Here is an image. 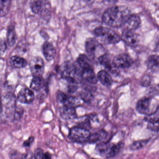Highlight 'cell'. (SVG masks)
Segmentation results:
<instances>
[{
  "mask_svg": "<svg viewBox=\"0 0 159 159\" xmlns=\"http://www.w3.org/2000/svg\"><path fill=\"white\" fill-rule=\"evenodd\" d=\"M129 9L126 7L116 6L109 7L103 14V22L107 26L119 28L124 25L130 15Z\"/></svg>",
  "mask_w": 159,
  "mask_h": 159,
  "instance_id": "obj_1",
  "label": "cell"
},
{
  "mask_svg": "<svg viewBox=\"0 0 159 159\" xmlns=\"http://www.w3.org/2000/svg\"><path fill=\"white\" fill-rule=\"evenodd\" d=\"M93 33L99 41L105 44L117 43L121 40L115 31L107 27H98L94 30Z\"/></svg>",
  "mask_w": 159,
  "mask_h": 159,
  "instance_id": "obj_2",
  "label": "cell"
},
{
  "mask_svg": "<svg viewBox=\"0 0 159 159\" xmlns=\"http://www.w3.org/2000/svg\"><path fill=\"white\" fill-rule=\"evenodd\" d=\"M30 7L34 14H40L45 20L51 17V7L48 0H31Z\"/></svg>",
  "mask_w": 159,
  "mask_h": 159,
  "instance_id": "obj_3",
  "label": "cell"
},
{
  "mask_svg": "<svg viewBox=\"0 0 159 159\" xmlns=\"http://www.w3.org/2000/svg\"><path fill=\"white\" fill-rule=\"evenodd\" d=\"M90 134L89 129L78 126L71 129L68 137L74 143H87Z\"/></svg>",
  "mask_w": 159,
  "mask_h": 159,
  "instance_id": "obj_4",
  "label": "cell"
},
{
  "mask_svg": "<svg viewBox=\"0 0 159 159\" xmlns=\"http://www.w3.org/2000/svg\"><path fill=\"white\" fill-rule=\"evenodd\" d=\"M102 48L101 44L95 38H89L85 43V49L88 57L90 59H94L96 57V53Z\"/></svg>",
  "mask_w": 159,
  "mask_h": 159,
  "instance_id": "obj_5",
  "label": "cell"
},
{
  "mask_svg": "<svg viewBox=\"0 0 159 159\" xmlns=\"http://www.w3.org/2000/svg\"><path fill=\"white\" fill-rule=\"evenodd\" d=\"M31 72L34 77L42 76L44 71V63L42 58L34 57L30 62Z\"/></svg>",
  "mask_w": 159,
  "mask_h": 159,
  "instance_id": "obj_6",
  "label": "cell"
},
{
  "mask_svg": "<svg viewBox=\"0 0 159 159\" xmlns=\"http://www.w3.org/2000/svg\"><path fill=\"white\" fill-rule=\"evenodd\" d=\"M114 64L118 69H127L132 65L133 61L129 55L120 54L116 56L113 59Z\"/></svg>",
  "mask_w": 159,
  "mask_h": 159,
  "instance_id": "obj_7",
  "label": "cell"
},
{
  "mask_svg": "<svg viewBox=\"0 0 159 159\" xmlns=\"http://www.w3.org/2000/svg\"><path fill=\"white\" fill-rule=\"evenodd\" d=\"M152 99L150 97H144L141 98L137 102L136 110L140 114L148 115L152 113L151 107Z\"/></svg>",
  "mask_w": 159,
  "mask_h": 159,
  "instance_id": "obj_8",
  "label": "cell"
},
{
  "mask_svg": "<svg viewBox=\"0 0 159 159\" xmlns=\"http://www.w3.org/2000/svg\"><path fill=\"white\" fill-rule=\"evenodd\" d=\"M121 39L128 45L131 47H136L139 43V39L137 34L133 31L125 30H123Z\"/></svg>",
  "mask_w": 159,
  "mask_h": 159,
  "instance_id": "obj_9",
  "label": "cell"
},
{
  "mask_svg": "<svg viewBox=\"0 0 159 159\" xmlns=\"http://www.w3.org/2000/svg\"><path fill=\"white\" fill-rule=\"evenodd\" d=\"M98 60L99 63L111 73L117 74L118 72V69L115 66L113 59L111 60L109 55L103 54Z\"/></svg>",
  "mask_w": 159,
  "mask_h": 159,
  "instance_id": "obj_10",
  "label": "cell"
},
{
  "mask_svg": "<svg viewBox=\"0 0 159 159\" xmlns=\"http://www.w3.org/2000/svg\"><path fill=\"white\" fill-rule=\"evenodd\" d=\"M34 93L28 88H24L20 91L18 94L17 99L19 102L24 104H30L34 100Z\"/></svg>",
  "mask_w": 159,
  "mask_h": 159,
  "instance_id": "obj_11",
  "label": "cell"
},
{
  "mask_svg": "<svg viewBox=\"0 0 159 159\" xmlns=\"http://www.w3.org/2000/svg\"><path fill=\"white\" fill-rule=\"evenodd\" d=\"M61 116L63 119L71 120L77 118L75 107L71 106L63 105L60 110Z\"/></svg>",
  "mask_w": 159,
  "mask_h": 159,
  "instance_id": "obj_12",
  "label": "cell"
},
{
  "mask_svg": "<svg viewBox=\"0 0 159 159\" xmlns=\"http://www.w3.org/2000/svg\"><path fill=\"white\" fill-rule=\"evenodd\" d=\"M42 52L45 58L48 61H51L56 56V51L53 45L51 43L46 42L42 47Z\"/></svg>",
  "mask_w": 159,
  "mask_h": 159,
  "instance_id": "obj_13",
  "label": "cell"
},
{
  "mask_svg": "<svg viewBox=\"0 0 159 159\" xmlns=\"http://www.w3.org/2000/svg\"><path fill=\"white\" fill-rule=\"evenodd\" d=\"M80 78L91 84H96L97 82V77H96L93 68L82 70L80 72Z\"/></svg>",
  "mask_w": 159,
  "mask_h": 159,
  "instance_id": "obj_14",
  "label": "cell"
},
{
  "mask_svg": "<svg viewBox=\"0 0 159 159\" xmlns=\"http://www.w3.org/2000/svg\"><path fill=\"white\" fill-rule=\"evenodd\" d=\"M141 22V19L138 15L131 14L124 26L126 28V30L133 31L136 30L139 27Z\"/></svg>",
  "mask_w": 159,
  "mask_h": 159,
  "instance_id": "obj_15",
  "label": "cell"
},
{
  "mask_svg": "<svg viewBox=\"0 0 159 159\" xmlns=\"http://www.w3.org/2000/svg\"><path fill=\"white\" fill-rule=\"evenodd\" d=\"M108 133L104 130H100L96 132L91 134L87 143L90 144L95 143L98 142H103L106 139Z\"/></svg>",
  "mask_w": 159,
  "mask_h": 159,
  "instance_id": "obj_16",
  "label": "cell"
},
{
  "mask_svg": "<svg viewBox=\"0 0 159 159\" xmlns=\"http://www.w3.org/2000/svg\"><path fill=\"white\" fill-rule=\"evenodd\" d=\"M148 70L153 72H159V56L151 55L148 57L146 61Z\"/></svg>",
  "mask_w": 159,
  "mask_h": 159,
  "instance_id": "obj_17",
  "label": "cell"
},
{
  "mask_svg": "<svg viewBox=\"0 0 159 159\" xmlns=\"http://www.w3.org/2000/svg\"><path fill=\"white\" fill-rule=\"evenodd\" d=\"M97 78L104 86L109 87L112 85V77L106 71H100L97 75Z\"/></svg>",
  "mask_w": 159,
  "mask_h": 159,
  "instance_id": "obj_18",
  "label": "cell"
},
{
  "mask_svg": "<svg viewBox=\"0 0 159 159\" xmlns=\"http://www.w3.org/2000/svg\"><path fill=\"white\" fill-rule=\"evenodd\" d=\"M123 146L124 144L122 143L111 144L108 152L106 155V158L107 159H110L116 157L123 147Z\"/></svg>",
  "mask_w": 159,
  "mask_h": 159,
  "instance_id": "obj_19",
  "label": "cell"
},
{
  "mask_svg": "<svg viewBox=\"0 0 159 159\" xmlns=\"http://www.w3.org/2000/svg\"><path fill=\"white\" fill-rule=\"evenodd\" d=\"M10 64L13 68L16 69H21L24 68L27 65V61L25 59L18 57L13 56L10 60Z\"/></svg>",
  "mask_w": 159,
  "mask_h": 159,
  "instance_id": "obj_20",
  "label": "cell"
},
{
  "mask_svg": "<svg viewBox=\"0 0 159 159\" xmlns=\"http://www.w3.org/2000/svg\"><path fill=\"white\" fill-rule=\"evenodd\" d=\"M44 80L42 76L34 77L30 84V88L34 90L38 91L44 85Z\"/></svg>",
  "mask_w": 159,
  "mask_h": 159,
  "instance_id": "obj_21",
  "label": "cell"
},
{
  "mask_svg": "<svg viewBox=\"0 0 159 159\" xmlns=\"http://www.w3.org/2000/svg\"><path fill=\"white\" fill-rule=\"evenodd\" d=\"M17 40L16 34L15 31V28L10 27L7 30V41L9 46L13 47L16 43Z\"/></svg>",
  "mask_w": 159,
  "mask_h": 159,
  "instance_id": "obj_22",
  "label": "cell"
},
{
  "mask_svg": "<svg viewBox=\"0 0 159 159\" xmlns=\"http://www.w3.org/2000/svg\"><path fill=\"white\" fill-rule=\"evenodd\" d=\"M111 144L109 142H102L98 143L95 148L96 152L102 156H106L108 152Z\"/></svg>",
  "mask_w": 159,
  "mask_h": 159,
  "instance_id": "obj_23",
  "label": "cell"
},
{
  "mask_svg": "<svg viewBox=\"0 0 159 159\" xmlns=\"http://www.w3.org/2000/svg\"><path fill=\"white\" fill-rule=\"evenodd\" d=\"M11 0H0V17L6 16L9 12Z\"/></svg>",
  "mask_w": 159,
  "mask_h": 159,
  "instance_id": "obj_24",
  "label": "cell"
},
{
  "mask_svg": "<svg viewBox=\"0 0 159 159\" xmlns=\"http://www.w3.org/2000/svg\"><path fill=\"white\" fill-rule=\"evenodd\" d=\"M146 121L148 123H153L159 121V105L152 113L147 115L145 118Z\"/></svg>",
  "mask_w": 159,
  "mask_h": 159,
  "instance_id": "obj_25",
  "label": "cell"
},
{
  "mask_svg": "<svg viewBox=\"0 0 159 159\" xmlns=\"http://www.w3.org/2000/svg\"><path fill=\"white\" fill-rule=\"evenodd\" d=\"M148 142H149V140L134 141L130 146V149L132 150H136L141 149L144 147Z\"/></svg>",
  "mask_w": 159,
  "mask_h": 159,
  "instance_id": "obj_26",
  "label": "cell"
},
{
  "mask_svg": "<svg viewBox=\"0 0 159 159\" xmlns=\"http://www.w3.org/2000/svg\"><path fill=\"white\" fill-rule=\"evenodd\" d=\"M67 82L68 83V86H67L68 92L70 93L75 92L78 88V85H77L78 81L76 80H70V81H67Z\"/></svg>",
  "mask_w": 159,
  "mask_h": 159,
  "instance_id": "obj_27",
  "label": "cell"
},
{
  "mask_svg": "<svg viewBox=\"0 0 159 159\" xmlns=\"http://www.w3.org/2000/svg\"><path fill=\"white\" fill-rule=\"evenodd\" d=\"M43 150L41 148H37L34 150V159H44Z\"/></svg>",
  "mask_w": 159,
  "mask_h": 159,
  "instance_id": "obj_28",
  "label": "cell"
},
{
  "mask_svg": "<svg viewBox=\"0 0 159 159\" xmlns=\"http://www.w3.org/2000/svg\"><path fill=\"white\" fill-rule=\"evenodd\" d=\"M151 82V78L149 75H145L143 76L141 80V84L143 86L148 87L150 85Z\"/></svg>",
  "mask_w": 159,
  "mask_h": 159,
  "instance_id": "obj_29",
  "label": "cell"
},
{
  "mask_svg": "<svg viewBox=\"0 0 159 159\" xmlns=\"http://www.w3.org/2000/svg\"><path fill=\"white\" fill-rule=\"evenodd\" d=\"M147 128L149 129L154 131H159V121L153 123H148Z\"/></svg>",
  "mask_w": 159,
  "mask_h": 159,
  "instance_id": "obj_30",
  "label": "cell"
},
{
  "mask_svg": "<svg viewBox=\"0 0 159 159\" xmlns=\"http://www.w3.org/2000/svg\"><path fill=\"white\" fill-rule=\"evenodd\" d=\"M7 50V44L4 40L0 39V55H3Z\"/></svg>",
  "mask_w": 159,
  "mask_h": 159,
  "instance_id": "obj_31",
  "label": "cell"
},
{
  "mask_svg": "<svg viewBox=\"0 0 159 159\" xmlns=\"http://www.w3.org/2000/svg\"><path fill=\"white\" fill-rule=\"evenodd\" d=\"M22 113H23V111H22V108H20L19 107H17L16 108L15 113V117H14L15 119H19L22 116Z\"/></svg>",
  "mask_w": 159,
  "mask_h": 159,
  "instance_id": "obj_32",
  "label": "cell"
},
{
  "mask_svg": "<svg viewBox=\"0 0 159 159\" xmlns=\"http://www.w3.org/2000/svg\"><path fill=\"white\" fill-rule=\"evenodd\" d=\"M33 156L31 151H28L21 155V159H33Z\"/></svg>",
  "mask_w": 159,
  "mask_h": 159,
  "instance_id": "obj_33",
  "label": "cell"
},
{
  "mask_svg": "<svg viewBox=\"0 0 159 159\" xmlns=\"http://www.w3.org/2000/svg\"><path fill=\"white\" fill-rule=\"evenodd\" d=\"M21 157L20 154L17 151L10 152V157L11 159H21Z\"/></svg>",
  "mask_w": 159,
  "mask_h": 159,
  "instance_id": "obj_34",
  "label": "cell"
},
{
  "mask_svg": "<svg viewBox=\"0 0 159 159\" xmlns=\"http://www.w3.org/2000/svg\"><path fill=\"white\" fill-rule=\"evenodd\" d=\"M34 141V137L33 136H31L28 140L25 141L23 144V146L25 147H29L32 144Z\"/></svg>",
  "mask_w": 159,
  "mask_h": 159,
  "instance_id": "obj_35",
  "label": "cell"
},
{
  "mask_svg": "<svg viewBox=\"0 0 159 159\" xmlns=\"http://www.w3.org/2000/svg\"><path fill=\"white\" fill-rule=\"evenodd\" d=\"M52 157V155L49 152H47L44 154V159H51Z\"/></svg>",
  "mask_w": 159,
  "mask_h": 159,
  "instance_id": "obj_36",
  "label": "cell"
},
{
  "mask_svg": "<svg viewBox=\"0 0 159 159\" xmlns=\"http://www.w3.org/2000/svg\"><path fill=\"white\" fill-rule=\"evenodd\" d=\"M106 2H108L109 3H115L117 2L118 0H105Z\"/></svg>",
  "mask_w": 159,
  "mask_h": 159,
  "instance_id": "obj_37",
  "label": "cell"
},
{
  "mask_svg": "<svg viewBox=\"0 0 159 159\" xmlns=\"http://www.w3.org/2000/svg\"><path fill=\"white\" fill-rule=\"evenodd\" d=\"M2 110V102H1V98H0V113Z\"/></svg>",
  "mask_w": 159,
  "mask_h": 159,
  "instance_id": "obj_38",
  "label": "cell"
}]
</instances>
